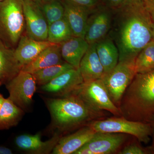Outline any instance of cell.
Listing matches in <instances>:
<instances>
[{"instance_id": "obj_1", "label": "cell", "mask_w": 154, "mask_h": 154, "mask_svg": "<svg viewBox=\"0 0 154 154\" xmlns=\"http://www.w3.org/2000/svg\"><path fill=\"white\" fill-rule=\"evenodd\" d=\"M153 23L143 0H126L113 9L112 26L107 36L118 48L119 61L135 60L152 40Z\"/></svg>"}, {"instance_id": "obj_2", "label": "cell", "mask_w": 154, "mask_h": 154, "mask_svg": "<svg viewBox=\"0 0 154 154\" xmlns=\"http://www.w3.org/2000/svg\"><path fill=\"white\" fill-rule=\"evenodd\" d=\"M122 117L152 124L154 122V70L137 73L119 105Z\"/></svg>"}, {"instance_id": "obj_3", "label": "cell", "mask_w": 154, "mask_h": 154, "mask_svg": "<svg viewBox=\"0 0 154 154\" xmlns=\"http://www.w3.org/2000/svg\"><path fill=\"white\" fill-rule=\"evenodd\" d=\"M45 101L51 116L52 126L61 134L83 126L99 114L73 94L48 98Z\"/></svg>"}, {"instance_id": "obj_4", "label": "cell", "mask_w": 154, "mask_h": 154, "mask_svg": "<svg viewBox=\"0 0 154 154\" xmlns=\"http://www.w3.org/2000/svg\"><path fill=\"white\" fill-rule=\"evenodd\" d=\"M25 29L23 0L0 2V40L15 49Z\"/></svg>"}, {"instance_id": "obj_5", "label": "cell", "mask_w": 154, "mask_h": 154, "mask_svg": "<svg viewBox=\"0 0 154 154\" xmlns=\"http://www.w3.org/2000/svg\"><path fill=\"white\" fill-rule=\"evenodd\" d=\"M70 94L78 96L96 113L106 110L121 116L119 108L110 99L102 79L84 82Z\"/></svg>"}, {"instance_id": "obj_6", "label": "cell", "mask_w": 154, "mask_h": 154, "mask_svg": "<svg viewBox=\"0 0 154 154\" xmlns=\"http://www.w3.org/2000/svg\"><path fill=\"white\" fill-rule=\"evenodd\" d=\"M95 132L125 134L134 136L140 142L147 143L152 134L151 125L131 121L124 117L95 120L89 125Z\"/></svg>"}, {"instance_id": "obj_7", "label": "cell", "mask_w": 154, "mask_h": 154, "mask_svg": "<svg viewBox=\"0 0 154 154\" xmlns=\"http://www.w3.org/2000/svg\"><path fill=\"white\" fill-rule=\"evenodd\" d=\"M135 61H119L102 79L110 99L116 105L119 106L123 94L136 74Z\"/></svg>"}, {"instance_id": "obj_8", "label": "cell", "mask_w": 154, "mask_h": 154, "mask_svg": "<svg viewBox=\"0 0 154 154\" xmlns=\"http://www.w3.org/2000/svg\"><path fill=\"white\" fill-rule=\"evenodd\" d=\"M5 85L9 98L16 105L24 111L30 108L37 85L32 74L21 70Z\"/></svg>"}, {"instance_id": "obj_9", "label": "cell", "mask_w": 154, "mask_h": 154, "mask_svg": "<svg viewBox=\"0 0 154 154\" xmlns=\"http://www.w3.org/2000/svg\"><path fill=\"white\" fill-rule=\"evenodd\" d=\"M113 9L101 4L89 15L85 39L89 44L96 43L108 35L112 26Z\"/></svg>"}, {"instance_id": "obj_10", "label": "cell", "mask_w": 154, "mask_h": 154, "mask_svg": "<svg viewBox=\"0 0 154 154\" xmlns=\"http://www.w3.org/2000/svg\"><path fill=\"white\" fill-rule=\"evenodd\" d=\"M26 35L39 41L47 40L48 24L36 0H23Z\"/></svg>"}, {"instance_id": "obj_11", "label": "cell", "mask_w": 154, "mask_h": 154, "mask_svg": "<svg viewBox=\"0 0 154 154\" xmlns=\"http://www.w3.org/2000/svg\"><path fill=\"white\" fill-rule=\"evenodd\" d=\"M126 137L125 134L96 132L88 143L73 154L113 153L124 143Z\"/></svg>"}, {"instance_id": "obj_12", "label": "cell", "mask_w": 154, "mask_h": 154, "mask_svg": "<svg viewBox=\"0 0 154 154\" xmlns=\"http://www.w3.org/2000/svg\"><path fill=\"white\" fill-rule=\"evenodd\" d=\"M79 68L64 72L46 85L40 86L43 93L58 97L68 96L84 83Z\"/></svg>"}, {"instance_id": "obj_13", "label": "cell", "mask_w": 154, "mask_h": 154, "mask_svg": "<svg viewBox=\"0 0 154 154\" xmlns=\"http://www.w3.org/2000/svg\"><path fill=\"white\" fill-rule=\"evenodd\" d=\"M61 137L60 133L56 131L50 139L43 141L40 133L33 135L24 134L16 137L14 142L19 149L28 153L48 154L52 153Z\"/></svg>"}, {"instance_id": "obj_14", "label": "cell", "mask_w": 154, "mask_h": 154, "mask_svg": "<svg viewBox=\"0 0 154 154\" xmlns=\"http://www.w3.org/2000/svg\"><path fill=\"white\" fill-rule=\"evenodd\" d=\"M55 44L48 40L39 41L23 35L14 49L15 56L22 67L34 60L45 48Z\"/></svg>"}, {"instance_id": "obj_15", "label": "cell", "mask_w": 154, "mask_h": 154, "mask_svg": "<svg viewBox=\"0 0 154 154\" xmlns=\"http://www.w3.org/2000/svg\"><path fill=\"white\" fill-rule=\"evenodd\" d=\"M96 132L89 126L82 127L71 134L62 136L51 154L74 153L94 137Z\"/></svg>"}, {"instance_id": "obj_16", "label": "cell", "mask_w": 154, "mask_h": 154, "mask_svg": "<svg viewBox=\"0 0 154 154\" xmlns=\"http://www.w3.org/2000/svg\"><path fill=\"white\" fill-rule=\"evenodd\" d=\"M64 9V18L71 30L73 36L85 38L89 15L93 11L61 0Z\"/></svg>"}, {"instance_id": "obj_17", "label": "cell", "mask_w": 154, "mask_h": 154, "mask_svg": "<svg viewBox=\"0 0 154 154\" xmlns=\"http://www.w3.org/2000/svg\"><path fill=\"white\" fill-rule=\"evenodd\" d=\"M79 68L85 82L102 79L104 76L105 71L96 51V43L89 44Z\"/></svg>"}, {"instance_id": "obj_18", "label": "cell", "mask_w": 154, "mask_h": 154, "mask_svg": "<svg viewBox=\"0 0 154 154\" xmlns=\"http://www.w3.org/2000/svg\"><path fill=\"white\" fill-rule=\"evenodd\" d=\"M89 47V44L85 38L72 36L60 44L61 54L64 61L79 69Z\"/></svg>"}, {"instance_id": "obj_19", "label": "cell", "mask_w": 154, "mask_h": 154, "mask_svg": "<svg viewBox=\"0 0 154 154\" xmlns=\"http://www.w3.org/2000/svg\"><path fill=\"white\" fill-rule=\"evenodd\" d=\"M22 66L15 56L14 49L0 40V82L5 85L21 71Z\"/></svg>"}, {"instance_id": "obj_20", "label": "cell", "mask_w": 154, "mask_h": 154, "mask_svg": "<svg viewBox=\"0 0 154 154\" xmlns=\"http://www.w3.org/2000/svg\"><path fill=\"white\" fill-rule=\"evenodd\" d=\"M61 54L60 44L49 46L30 63L22 67L21 70L33 74L42 69L63 62Z\"/></svg>"}, {"instance_id": "obj_21", "label": "cell", "mask_w": 154, "mask_h": 154, "mask_svg": "<svg viewBox=\"0 0 154 154\" xmlns=\"http://www.w3.org/2000/svg\"><path fill=\"white\" fill-rule=\"evenodd\" d=\"M96 50L105 71V75L110 72L119 62V53L112 38L107 36L96 43Z\"/></svg>"}, {"instance_id": "obj_22", "label": "cell", "mask_w": 154, "mask_h": 154, "mask_svg": "<svg viewBox=\"0 0 154 154\" xmlns=\"http://www.w3.org/2000/svg\"><path fill=\"white\" fill-rule=\"evenodd\" d=\"M24 111L10 98L4 99L0 111V131L16 126L22 119Z\"/></svg>"}, {"instance_id": "obj_23", "label": "cell", "mask_w": 154, "mask_h": 154, "mask_svg": "<svg viewBox=\"0 0 154 154\" xmlns=\"http://www.w3.org/2000/svg\"><path fill=\"white\" fill-rule=\"evenodd\" d=\"M75 68L65 61L39 70L32 74L36 85L42 86L46 85L64 72Z\"/></svg>"}, {"instance_id": "obj_24", "label": "cell", "mask_w": 154, "mask_h": 154, "mask_svg": "<svg viewBox=\"0 0 154 154\" xmlns=\"http://www.w3.org/2000/svg\"><path fill=\"white\" fill-rule=\"evenodd\" d=\"M71 30L64 18L48 25L47 40L60 44L72 36Z\"/></svg>"}, {"instance_id": "obj_25", "label": "cell", "mask_w": 154, "mask_h": 154, "mask_svg": "<svg viewBox=\"0 0 154 154\" xmlns=\"http://www.w3.org/2000/svg\"><path fill=\"white\" fill-rule=\"evenodd\" d=\"M136 74L143 73L154 70V42H149L141 50L135 61Z\"/></svg>"}, {"instance_id": "obj_26", "label": "cell", "mask_w": 154, "mask_h": 154, "mask_svg": "<svg viewBox=\"0 0 154 154\" xmlns=\"http://www.w3.org/2000/svg\"><path fill=\"white\" fill-rule=\"evenodd\" d=\"M38 3L48 25L63 19L64 15V9L60 0L45 2L36 0Z\"/></svg>"}, {"instance_id": "obj_27", "label": "cell", "mask_w": 154, "mask_h": 154, "mask_svg": "<svg viewBox=\"0 0 154 154\" xmlns=\"http://www.w3.org/2000/svg\"><path fill=\"white\" fill-rule=\"evenodd\" d=\"M75 5L93 11L101 5L100 0H64Z\"/></svg>"}, {"instance_id": "obj_28", "label": "cell", "mask_w": 154, "mask_h": 154, "mask_svg": "<svg viewBox=\"0 0 154 154\" xmlns=\"http://www.w3.org/2000/svg\"><path fill=\"white\" fill-rule=\"evenodd\" d=\"M147 153L145 150L135 144L127 146L119 152L121 154H145Z\"/></svg>"}, {"instance_id": "obj_29", "label": "cell", "mask_w": 154, "mask_h": 154, "mask_svg": "<svg viewBox=\"0 0 154 154\" xmlns=\"http://www.w3.org/2000/svg\"><path fill=\"white\" fill-rule=\"evenodd\" d=\"M126 0H100L102 5L113 10L121 5Z\"/></svg>"}, {"instance_id": "obj_30", "label": "cell", "mask_w": 154, "mask_h": 154, "mask_svg": "<svg viewBox=\"0 0 154 154\" xmlns=\"http://www.w3.org/2000/svg\"><path fill=\"white\" fill-rule=\"evenodd\" d=\"M146 8L151 16L154 22V0H143Z\"/></svg>"}, {"instance_id": "obj_31", "label": "cell", "mask_w": 154, "mask_h": 154, "mask_svg": "<svg viewBox=\"0 0 154 154\" xmlns=\"http://www.w3.org/2000/svg\"><path fill=\"white\" fill-rule=\"evenodd\" d=\"M13 152L9 148L0 145V154H12Z\"/></svg>"}, {"instance_id": "obj_32", "label": "cell", "mask_w": 154, "mask_h": 154, "mask_svg": "<svg viewBox=\"0 0 154 154\" xmlns=\"http://www.w3.org/2000/svg\"><path fill=\"white\" fill-rule=\"evenodd\" d=\"M5 98L2 94H0V111H1V108H2V106L3 102H4V99Z\"/></svg>"}, {"instance_id": "obj_33", "label": "cell", "mask_w": 154, "mask_h": 154, "mask_svg": "<svg viewBox=\"0 0 154 154\" xmlns=\"http://www.w3.org/2000/svg\"><path fill=\"white\" fill-rule=\"evenodd\" d=\"M152 40L154 42V22L153 23L152 27Z\"/></svg>"}, {"instance_id": "obj_34", "label": "cell", "mask_w": 154, "mask_h": 154, "mask_svg": "<svg viewBox=\"0 0 154 154\" xmlns=\"http://www.w3.org/2000/svg\"><path fill=\"white\" fill-rule=\"evenodd\" d=\"M151 125H153V126H154V128H152V129H153V133H152V134L153 133V134H154V136H153V138H154L153 143H154V123H153L152 124H151Z\"/></svg>"}, {"instance_id": "obj_35", "label": "cell", "mask_w": 154, "mask_h": 154, "mask_svg": "<svg viewBox=\"0 0 154 154\" xmlns=\"http://www.w3.org/2000/svg\"><path fill=\"white\" fill-rule=\"evenodd\" d=\"M45 2H51V1H54V0H43Z\"/></svg>"}, {"instance_id": "obj_36", "label": "cell", "mask_w": 154, "mask_h": 154, "mask_svg": "<svg viewBox=\"0 0 154 154\" xmlns=\"http://www.w3.org/2000/svg\"><path fill=\"white\" fill-rule=\"evenodd\" d=\"M2 83L0 82V87H1V86H2Z\"/></svg>"}, {"instance_id": "obj_37", "label": "cell", "mask_w": 154, "mask_h": 154, "mask_svg": "<svg viewBox=\"0 0 154 154\" xmlns=\"http://www.w3.org/2000/svg\"><path fill=\"white\" fill-rule=\"evenodd\" d=\"M3 0H0V2H2V1H3Z\"/></svg>"}]
</instances>
